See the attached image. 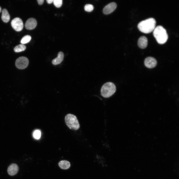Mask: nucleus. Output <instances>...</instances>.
<instances>
[{
  "mask_svg": "<svg viewBox=\"0 0 179 179\" xmlns=\"http://www.w3.org/2000/svg\"><path fill=\"white\" fill-rule=\"evenodd\" d=\"M156 21L154 18H149L140 22L137 27L141 32L148 33L153 31L156 27Z\"/></svg>",
  "mask_w": 179,
  "mask_h": 179,
  "instance_id": "obj_1",
  "label": "nucleus"
},
{
  "mask_svg": "<svg viewBox=\"0 0 179 179\" xmlns=\"http://www.w3.org/2000/svg\"><path fill=\"white\" fill-rule=\"evenodd\" d=\"M153 31V36L158 43L163 44L167 41L168 35L166 30L162 26H157Z\"/></svg>",
  "mask_w": 179,
  "mask_h": 179,
  "instance_id": "obj_2",
  "label": "nucleus"
},
{
  "mask_svg": "<svg viewBox=\"0 0 179 179\" xmlns=\"http://www.w3.org/2000/svg\"><path fill=\"white\" fill-rule=\"evenodd\" d=\"M65 121L67 126L71 129L77 130L80 127L77 117L73 114H68L66 115L65 118Z\"/></svg>",
  "mask_w": 179,
  "mask_h": 179,
  "instance_id": "obj_3",
  "label": "nucleus"
},
{
  "mask_svg": "<svg viewBox=\"0 0 179 179\" xmlns=\"http://www.w3.org/2000/svg\"><path fill=\"white\" fill-rule=\"evenodd\" d=\"M116 90V87L114 83L108 82L102 86L101 90V94L104 97L108 98L113 94Z\"/></svg>",
  "mask_w": 179,
  "mask_h": 179,
  "instance_id": "obj_4",
  "label": "nucleus"
},
{
  "mask_svg": "<svg viewBox=\"0 0 179 179\" xmlns=\"http://www.w3.org/2000/svg\"><path fill=\"white\" fill-rule=\"evenodd\" d=\"M29 60L28 58L24 56H21L17 58L15 62L16 67L20 69L26 68L28 66Z\"/></svg>",
  "mask_w": 179,
  "mask_h": 179,
  "instance_id": "obj_5",
  "label": "nucleus"
},
{
  "mask_svg": "<svg viewBox=\"0 0 179 179\" xmlns=\"http://www.w3.org/2000/svg\"><path fill=\"white\" fill-rule=\"evenodd\" d=\"M11 25L13 28L18 32L21 31L23 27V24L22 20L18 17L15 18L12 20Z\"/></svg>",
  "mask_w": 179,
  "mask_h": 179,
  "instance_id": "obj_6",
  "label": "nucleus"
},
{
  "mask_svg": "<svg viewBox=\"0 0 179 179\" xmlns=\"http://www.w3.org/2000/svg\"><path fill=\"white\" fill-rule=\"evenodd\" d=\"M157 61L154 57H148L144 61V64L147 68H152L155 67L157 64Z\"/></svg>",
  "mask_w": 179,
  "mask_h": 179,
  "instance_id": "obj_7",
  "label": "nucleus"
},
{
  "mask_svg": "<svg viewBox=\"0 0 179 179\" xmlns=\"http://www.w3.org/2000/svg\"><path fill=\"white\" fill-rule=\"evenodd\" d=\"M117 4L114 2L110 3L106 5L103 9V12L105 14H108L113 11L117 7Z\"/></svg>",
  "mask_w": 179,
  "mask_h": 179,
  "instance_id": "obj_8",
  "label": "nucleus"
},
{
  "mask_svg": "<svg viewBox=\"0 0 179 179\" xmlns=\"http://www.w3.org/2000/svg\"><path fill=\"white\" fill-rule=\"evenodd\" d=\"M37 24L36 20L33 18L29 19L26 21L25 27L26 29L28 30H32L34 29Z\"/></svg>",
  "mask_w": 179,
  "mask_h": 179,
  "instance_id": "obj_9",
  "label": "nucleus"
},
{
  "mask_svg": "<svg viewBox=\"0 0 179 179\" xmlns=\"http://www.w3.org/2000/svg\"><path fill=\"white\" fill-rule=\"evenodd\" d=\"M19 171V167L18 165L15 163H12L8 167L7 171L8 174L13 176L17 174Z\"/></svg>",
  "mask_w": 179,
  "mask_h": 179,
  "instance_id": "obj_10",
  "label": "nucleus"
},
{
  "mask_svg": "<svg viewBox=\"0 0 179 179\" xmlns=\"http://www.w3.org/2000/svg\"><path fill=\"white\" fill-rule=\"evenodd\" d=\"M148 44V39L144 36H141L138 41V45L139 47L142 49L145 48Z\"/></svg>",
  "mask_w": 179,
  "mask_h": 179,
  "instance_id": "obj_11",
  "label": "nucleus"
},
{
  "mask_svg": "<svg viewBox=\"0 0 179 179\" xmlns=\"http://www.w3.org/2000/svg\"><path fill=\"white\" fill-rule=\"evenodd\" d=\"M64 54L61 51H60L58 53L57 56L52 61V64L54 65H57L60 63L63 60Z\"/></svg>",
  "mask_w": 179,
  "mask_h": 179,
  "instance_id": "obj_12",
  "label": "nucleus"
},
{
  "mask_svg": "<svg viewBox=\"0 0 179 179\" xmlns=\"http://www.w3.org/2000/svg\"><path fill=\"white\" fill-rule=\"evenodd\" d=\"M1 18L2 21L5 23H7L9 21L10 15L6 9H3L2 11Z\"/></svg>",
  "mask_w": 179,
  "mask_h": 179,
  "instance_id": "obj_13",
  "label": "nucleus"
},
{
  "mask_svg": "<svg viewBox=\"0 0 179 179\" xmlns=\"http://www.w3.org/2000/svg\"><path fill=\"white\" fill-rule=\"evenodd\" d=\"M59 167L62 169H67L70 167V162L66 160H63L60 161L59 163Z\"/></svg>",
  "mask_w": 179,
  "mask_h": 179,
  "instance_id": "obj_14",
  "label": "nucleus"
},
{
  "mask_svg": "<svg viewBox=\"0 0 179 179\" xmlns=\"http://www.w3.org/2000/svg\"><path fill=\"white\" fill-rule=\"evenodd\" d=\"M26 48V46L22 44L15 46L14 48V50L15 52H19L25 50Z\"/></svg>",
  "mask_w": 179,
  "mask_h": 179,
  "instance_id": "obj_15",
  "label": "nucleus"
},
{
  "mask_svg": "<svg viewBox=\"0 0 179 179\" xmlns=\"http://www.w3.org/2000/svg\"><path fill=\"white\" fill-rule=\"evenodd\" d=\"M31 37L29 35H26L22 38L21 41V43L23 44L28 43L31 40Z\"/></svg>",
  "mask_w": 179,
  "mask_h": 179,
  "instance_id": "obj_16",
  "label": "nucleus"
},
{
  "mask_svg": "<svg viewBox=\"0 0 179 179\" xmlns=\"http://www.w3.org/2000/svg\"><path fill=\"white\" fill-rule=\"evenodd\" d=\"M93 6L91 4H87L84 7L85 10L88 12H91L93 10Z\"/></svg>",
  "mask_w": 179,
  "mask_h": 179,
  "instance_id": "obj_17",
  "label": "nucleus"
},
{
  "mask_svg": "<svg viewBox=\"0 0 179 179\" xmlns=\"http://www.w3.org/2000/svg\"><path fill=\"white\" fill-rule=\"evenodd\" d=\"M53 2L55 6L57 8L60 7L62 5V0H54Z\"/></svg>",
  "mask_w": 179,
  "mask_h": 179,
  "instance_id": "obj_18",
  "label": "nucleus"
},
{
  "mask_svg": "<svg viewBox=\"0 0 179 179\" xmlns=\"http://www.w3.org/2000/svg\"><path fill=\"white\" fill-rule=\"evenodd\" d=\"M33 135L34 137L36 139H39L41 136V133L39 130L35 131Z\"/></svg>",
  "mask_w": 179,
  "mask_h": 179,
  "instance_id": "obj_19",
  "label": "nucleus"
},
{
  "mask_svg": "<svg viewBox=\"0 0 179 179\" xmlns=\"http://www.w3.org/2000/svg\"><path fill=\"white\" fill-rule=\"evenodd\" d=\"M37 1L39 5H41L44 3V0H37Z\"/></svg>",
  "mask_w": 179,
  "mask_h": 179,
  "instance_id": "obj_20",
  "label": "nucleus"
},
{
  "mask_svg": "<svg viewBox=\"0 0 179 179\" xmlns=\"http://www.w3.org/2000/svg\"><path fill=\"white\" fill-rule=\"evenodd\" d=\"M46 2L47 3L49 4H51L53 2V0H46Z\"/></svg>",
  "mask_w": 179,
  "mask_h": 179,
  "instance_id": "obj_21",
  "label": "nucleus"
},
{
  "mask_svg": "<svg viewBox=\"0 0 179 179\" xmlns=\"http://www.w3.org/2000/svg\"><path fill=\"white\" fill-rule=\"evenodd\" d=\"M1 7L0 6V13L1 12Z\"/></svg>",
  "mask_w": 179,
  "mask_h": 179,
  "instance_id": "obj_22",
  "label": "nucleus"
}]
</instances>
